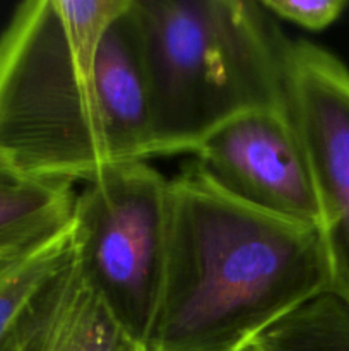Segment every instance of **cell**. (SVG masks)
I'll use <instances>...</instances> for the list:
<instances>
[{
	"mask_svg": "<svg viewBox=\"0 0 349 351\" xmlns=\"http://www.w3.org/2000/svg\"><path fill=\"white\" fill-rule=\"evenodd\" d=\"M328 293L320 228L248 208L192 168L170 180L163 288L144 351H242Z\"/></svg>",
	"mask_w": 349,
	"mask_h": 351,
	"instance_id": "obj_1",
	"label": "cell"
},
{
	"mask_svg": "<svg viewBox=\"0 0 349 351\" xmlns=\"http://www.w3.org/2000/svg\"><path fill=\"white\" fill-rule=\"evenodd\" d=\"M149 88L151 158L194 153L236 117L286 108L291 41L262 2L130 0Z\"/></svg>",
	"mask_w": 349,
	"mask_h": 351,
	"instance_id": "obj_2",
	"label": "cell"
},
{
	"mask_svg": "<svg viewBox=\"0 0 349 351\" xmlns=\"http://www.w3.org/2000/svg\"><path fill=\"white\" fill-rule=\"evenodd\" d=\"M130 0H29L0 31V163L19 180H91L115 165L96 50Z\"/></svg>",
	"mask_w": 349,
	"mask_h": 351,
	"instance_id": "obj_3",
	"label": "cell"
},
{
	"mask_svg": "<svg viewBox=\"0 0 349 351\" xmlns=\"http://www.w3.org/2000/svg\"><path fill=\"white\" fill-rule=\"evenodd\" d=\"M170 180L147 161L115 163L75 194L74 254L89 287L144 348L161 298Z\"/></svg>",
	"mask_w": 349,
	"mask_h": 351,
	"instance_id": "obj_4",
	"label": "cell"
},
{
	"mask_svg": "<svg viewBox=\"0 0 349 351\" xmlns=\"http://www.w3.org/2000/svg\"><path fill=\"white\" fill-rule=\"evenodd\" d=\"M286 110L303 143L331 266V293L349 308V67L310 41H291Z\"/></svg>",
	"mask_w": 349,
	"mask_h": 351,
	"instance_id": "obj_5",
	"label": "cell"
},
{
	"mask_svg": "<svg viewBox=\"0 0 349 351\" xmlns=\"http://www.w3.org/2000/svg\"><path fill=\"white\" fill-rule=\"evenodd\" d=\"M192 154V170L228 197L266 215L320 228L310 163L286 108L236 117Z\"/></svg>",
	"mask_w": 349,
	"mask_h": 351,
	"instance_id": "obj_6",
	"label": "cell"
},
{
	"mask_svg": "<svg viewBox=\"0 0 349 351\" xmlns=\"http://www.w3.org/2000/svg\"><path fill=\"white\" fill-rule=\"evenodd\" d=\"M0 351H144L89 287L72 256L48 278L9 331Z\"/></svg>",
	"mask_w": 349,
	"mask_h": 351,
	"instance_id": "obj_7",
	"label": "cell"
},
{
	"mask_svg": "<svg viewBox=\"0 0 349 351\" xmlns=\"http://www.w3.org/2000/svg\"><path fill=\"white\" fill-rule=\"evenodd\" d=\"M129 5L108 24L96 50V86L115 163L151 160L149 88Z\"/></svg>",
	"mask_w": 349,
	"mask_h": 351,
	"instance_id": "obj_8",
	"label": "cell"
},
{
	"mask_svg": "<svg viewBox=\"0 0 349 351\" xmlns=\"http://www.w3.org/2000/svg\"><path fill=\"white\" fill-rule=\"evenodd\" d=\"M75 194L68 182H0V259L68 228Z\"/></svg>",
	"mask_w": 349,
	"mask_h": 351,
	"instance_id": "obj_9",
	"label": "cell"
},
{
	"mask_svg": "<svg viewBox=\"0 0 349 351\" xmlns=\"http://www.w3.org/2000/svg\"><path fill=\"white\" fill-rule=\"evenodd\" d=\"M74 252L72 225L0 259V339L27 302Z\"/></svg>",
	"mask_w": 349,
	"mask_h": 351,
	"instance_id": "obj_10",
	"label": "cell"
},
{
	"mask_svg": "<svg viewBox=\"0 0 349 351\" xmlns=\"http://www.w3.org/2000/svg\"><path fill=\"white\" fill-rule=\"evenodd\" d=\"M267 351H349V308L324 295L257 339Z\"/></svg>",
	"mask_w": 349,
	"mask_h": 351,
	"instance_id": "obj_11",
	"label": "cell"
},
{
	"mask_svg": "<svg viewBox=\"0 0 349 351\" xmlns=\"http://www.w3.org/2000/svg\"><path fill=\"white\" fill-rule=\"evenodd\" d=\"M263 9L274 17L303 27L307 31L320 33L331 27L342 16L348 2L344 0H260Z\"/></svg>",
	"mask_w": 349,
	"mask_h": 351,
	"instance_id": "obj_12",
	"label": "cell"
},
{
	"mask_svg": "<svg viewBox=\"0 0 349 351\" xmlns=\"http://www.w3.org/2000/svg\"><path fill=\"white\" fill-rule=\"evenodd\" d=\"M9 180H19V178L14 177V175L10 173V171L7 170L2 163H0V182H9Z\"/></svg>",
	"mask_w": 349,
	"mask_h": 351,
	"instance_id": "obj_13",
	"label": "cell"
},
{
	"mask_svg": "<svg viewBox=\"0 0 349 351\" xmlns=\"http://www.w3.org/2000/svg\"><path fill=\"white\" fill-rule=\"evenodd\" d=\"M242 351H267V350H263L259 343H253V345L246 346V348H243Z\"/></svg>",
	"mask_w": 349,
	"mask_h": 351,
	"instance_id": "obj_14",
	"label": "cell"
}]
</instances>
